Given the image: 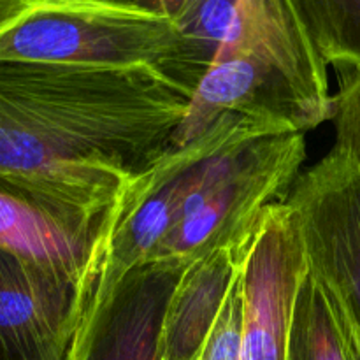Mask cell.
<instances>
[{"label": "cell", "mask_w": 360, "mask_h": 360, "mask_svg": "<svg viewBox=\"0 0 360 360\" xmlns=\"http://www.w3.org/2000/svg\"><path fill=\"white\" fill-rule=\"evenodd\" d=\"M288 134L262 120L227 115L185 146L169 150L123 188L95 234L91 259L77 287V323L69 348L83 343L123 281L146 266L178 220L190 193L238 148Z\"/></svg>", "instance_id": "cell-3"}, {"label": "cell", "mask_w": 360, "mask_h": 360, "mask_svg": "<svg viewBox=\"0 0 360 360\" xmlns=\"http://www.w3.org/2000/svg\"><path fill=\"white\" fill-rule=\"evenodd\" d=\"M327 67L290 0H238L172 148L195 141L227 115L299 134L333 122Z\"/></svg>", "instance_id": "cell-2"}, {"label": "cell", "mask_w": 360, "mask_h": 360, "mask_svg": "<svg viewBox=\"0 0 360 360\" xmlns=\"http://www.w3.org/2000/svg\"><path fill=\"white\" fill-rule=\"evenodd\" d=\"M94 241L95 234L79 231L0 176V248L53 267L79 283Z\"/></svg>", "instance_id": "cell-11"}, {"label": "cell", "mask_w": 360, "mask_h": 360, "mask_svg": "<svg viewBox=\"0 0 360 360\" xmlns=\"http://www.w3.org/2000/svg\"><path fill=\"white\" fill-rule=\"evenodd\" d=\"M306 269L360 327V169L340 148L299 174L287 200Z\"/></svg>", "instance_id": "cell-6"}, {"label": "cell", "mask_w": 360, "mask_h": 360, "mask_svg": "<svg viewBox=\"0 0 360 360\" xmlns=\"http://www.w3.org/2000/svg\"><path fill=\"white\" fill-rule=\"evenodd\" d=\"M0 60L157 70L195 91L174 20L115 0H41L0 32Z\"/></svg>", "instance_id": "cell-4"}, {"label": "cell", "mask_w": 360, "mask_h": 360, "mask_svg": "<svg viewBox=\"0 0 360 360\" xmlns=\"http://www.w3.org/2000/svg\"><path fill=\"white\" fill-rule=\"evenodd\" d=\"M306 160L304 134L260 137L229 153L186 199L146 266L179 274L246 241L267 211L287 200Z\"/></svg>", "instance_id": "cell-5"}, {"label": "cell", "mask_w": 360, "mask_h": 360, "mask_svg": "<svg viewBox=\"0 0 360 360\" xmlns=\"http://www.w3.org/2000/svg\"><path fill=\"white\" fill-rule=\"evenodd\" d=\"M306 269L287 204L271 207L243 259L245 329L241 360H288L295 295Z\"/></svg>", "instance_id": "cell-7"}, {"label": "cell", "mask_w": 360, "mask_h": 360, "mask_svg": "<svg viewBox=\"0 0 360 360\" xmlns=\"http://www.w3.org/2000/svg\"><path fill=\"white\" fill-rule=\"evenodd\" d=\"M190 98L157 70L0 60V176L97 234L123 188L172 150Z\"/></svg>", "instance_id": "cell-1"}, {"label": "cell", "mask_w": 360, "mask_h": 360, "mask_svg": "<svg viewBox=\"0 0 360 360\" xmlns=\"http://www.w3.org/2000/svg\"><path fill=\"white\" fill-rule=\"evenodd\" d=\"M357 360H360V348H359V352H357Z\"/></svg>", "instance_id": "cell-19"}, {"label": "cell", "mask_w": 360, "mask_h": 360, "mask_svg": "<svg viewBox=\"0 0 360 360\" xmlns=\"http://www.w3.org/2000/svg\"><path fill=\"white\" fill-rule=\"evenodd\" d=\"M115 2H123V4H136V6L146 7V0H115Z\"/></svg>", "instance_id": "cell-18"}, {"label": "cell", "mask_w": 360, "mask_h": 360, "mask_svg": "<svg viewBox=\"0 0 360 360\" xmlns=\"http://www.w3.org/2000/svg\"><path fill=\"white\" fill-rule=\"evenodd\" d=\"M252 236L178 274L162 319L158 360L195 359L236 283Z\"/></svg>", "instance_id": "cell-10"}, {"label": "cell", "mask_w": 360, "mask_h": 360, "mask_svg": "<svg viewBox=\"0 0 360 360\" xmlns=\"http://www.w3.org/2000/svg\"><path fill=\"white\" fill-rule=\"evenodd\" d=\"M243 329H245V297H243L241 271H239L217 322L211 327L202 348L193 360H241Z\"/></svg>", "instance_id": "cell-14"}, {"label": "cell", "mask_w": 360, "mask_h": 360, "mask_svg": "<svg viewBox=\"0 0 360 360\" xmlns=\"http://www.w3.org/2000/svg\"><path fill=\"white\" fill-rule=\"evenodd\" d=\"M334 146L348 155L360 169V69L338 72L334 94Z\"/></svg>", "instance_id": "cell-15"}, {"label": "cell", "mask_w": 360, "mask_h": 360, "mask_svg": "<svg viewBox=\"0 0 360 360\" xmlns=\"http://www.w3.org/2000/svg\"><path fill=\"white\" fill-rule=\"evenodd\" d=\"M313 44L338 72L360 69V0H290Z\"/></svg>", "instance_id": "cell-13"}, {"label": "cell", "mask_w": 360, "mask_h": 360, "mask_svg": "<svg viewBox=\"0 0 360 360\" xmlns=\"http://www.w3.org/2000/svg\"><path fill=\"white\" fill-rule=\"evenodd\" d=\"M178 274L143 266L130 274L90 336L65 360H158L164 309Z\"/></svg>", "instance_id": "cell-9"}, {"label": "cell", "mask_w": 360, "mask_h": 360, "mask_svg": "<svg viewBox=\"0 0 360 360\" xmlns=\"http://www.w3.org/2000/svg\"><path fill=\"white\" fill-rule=\"evenodd\" d=\"M41 0H0V32L13 25Z\"/></svg>", "instance_id": "cell-16"}, {"label": "cell", "mask_w": 360, "mask_h": 360, "mask_svg": "<svg viewBox=\"0 0 360 360\" xmlns=\"http://www.w3.org/2000/svg\"><path fill=\"white\" fill-rule=\"evenodd\" d=\"M77 281L0 248V360H65Z\"/></svg>", "instance_id": "cell-8"}, {"label": "cell", "mask_w": 360, "mask_h": 360, "mask_svg": "<svg viewBox=\"0 0 360 360\" xmlns=\"http://www.w3.org/2000/svg\"><path fill=\"white\" fill-rule=\"evenodd\" d=\"M360 327L320 280L304 269L295 295L288 360H357Z\"/></svg>", "instance_id": "cell-12"}, {"label": "cell", "mask_w": 360, "mask_h": 360, "mask_svg": "<svg viewBox=\"0 0 360 360\" xmlns=\"http://www.w3.org/2000/svg\"><path fill=\"white\" fill-rule=\"evenodd\" d=\"M185 2L186 0H146V7L169 18H174Z\"/></svg>", "instance_id": "cell-17"}]
</instances>
